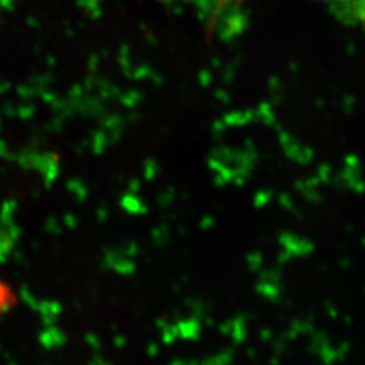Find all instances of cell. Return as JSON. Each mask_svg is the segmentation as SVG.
Returning a JSON list of instances; mask_svg holds the SVG:
<instances>
[{
  "label": "cell",
  "instance_id": "obj_1",
  "mask_svg": "<svg viewBox=\"0 0 365 365\" xmlns=\"http://www.w3.org/2000/svg\"><path fill=\"white\" fill-rule=\"evenodd\" d=\"M327 4L330 13L344 23L365 22V0H323Z\"/></svg>",
  "mask_w": 365,
  "mask_h": 365
},
{
  "label": "cell",
  "instance_id": "obj_2",
  "mask_svg": "<svg viewBox=\"0 0 365 365\" xmlns=\"http://www.w3.org/2000/svg\"><path fill=\"white\" fill-rule=\"evenodd\" d=\"M11 306H13V292L5 283L0 282V315L5 310H8Z\"/></svg>",
  "mask_w": 365,
  "mask_h": 365
}]
</instances>
